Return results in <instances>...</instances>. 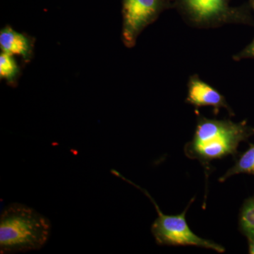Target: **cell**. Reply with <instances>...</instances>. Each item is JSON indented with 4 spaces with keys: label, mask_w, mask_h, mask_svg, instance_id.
<instances>
[{
    "label": "cell",
    "mask_w": 254,
    "mask_h": 254,
    "mask_svg": "<svg viewBox=\"0 0 254 254\" xmlns=\"http://www.w3.org/2000/svg\"></svg>",
    "instance_id": "obj_12"
},
{
    "label": "cell",
    "mask_w": 254,
    "mask_h": 254,
    "mask_svg": "<svg viewBox=\"0 0 254 254\" xmlns=\"http://www.w3.org/2000/svg\"><path fill=\"white\" fill-rule=\"evenodd\" d=\"M185 2L196 19L207 21L223 12L226 0H185Z\"/></svg>",
    "instance_id": "obj_7"
},
{
    "label": "cell",
    "mask_w": 254,
    "mask_h": 254,
    "mask_svg": "<svg viewBox=\"0 0 254 254\" xmlns=\"http://www.w3.org/2000/svg\"><path fill=\"white\" fill-rule=\"evenodd\" d=\"M21 67L14 56L1 52L0 54V78L10 86H16L21 76Z\"/></svg>",
    "instance_id": "obj_8"
},
{
    "label": "cell",
    "mask_w": 254,
    "mask_h": 254,
    "mask_svg": "<svg viewBox=\"0 0 254 254\" xmlns=\"http://www.w3.org/2000/svg\"><path fill=\"white\" fill-rule=\"evenodd\" d=\"M254 173V145L251 146L244 153L235 166L228 170L224 176L220 178V182H224L232 175L240 173Z\"/></svg>",
    "instance_id": "obj_9"
},
{
    "label": "cell",
    "mask_w": 254,
    "mask_h": 254,
    "mask_svg": "<svg viewBox=\"0 0 254 254\" xmlns=\"http://www.w3.org/2000/svg\"><path fill=\"white\" fill-rule=\"evenodd\" d=\"M50 233L49 219L28 205L11 203L0 216V252L15 254L41 250Z\"/></svg>",
    "instance_id": "obj_1"
},
{
    "label": "cell",
    "mask_w": 254,
    "mask_h": 254,
    "mask_svg": "<svg viewBox=\"0 0 254 254\" xmlns=\"http://www.w3.org/2000/svg\"><path fill=\"white\" fill-rule=\"evenodd\" d=\"M187 100L196 106L226 107L225 99L216 90L198 78L190 81Z\"/></svg>",
    "instance_id": "obj_6"
},
{
    "label": "cell",
    "mask_w": 254,
    "mask_h": 254,
    "mask_svg": "<svg viewBox=\"0 0 254 254\" xmlns=\"http://www.w3.org/2000/svg\"><path fill=\"white\" fill-rule=\"evenodd\" d=\"M34 44L33 37L15 31L10 26H6L0 31L1 52L20 57L23 65L29 63L33 59Z\"/></svg>",
    "instance_id": "obj_5"
},
{
    "label": "cell",
    "mask_w": 254,
    "mask_h": 254,
    "mask_svg": "<svg viewBox=\"0 0 254 254\" xmlns=\"http://www.w3.org/2000/svg\"><path fill=\"white\" fill-rule=\"evenodd\" d=\"M247 136L245 127L229 121L201 120L197 125L193 140L187 145L190 158L209 161L236 152Z\"/></svg>",
    "instance_id": "obj_2"
},
{
    "label": "cell",
    "mask_w": 254,
    "mask_h": 254,
    "mask_svg": "<svg viewBox=\"0 0 254 254\" xmlns=\"http://www.w3.org/2000/svg\"><path fill=\"white\" fill-rule=\"evenodd\" d=\"M162 9V0H123V38L127 48H132L137 38L156 18Z\"/></svg>",
    "instance_id": "obj_4"
},
{
    "label": "cell",
    "mask_w": 254,
    "mask_h": 254,
    "mask_svg": "<svg viewBox=\"0 0 254 254\" xmlns=\"http://www.w3.org/2000/svg\"><path fill=\"white\" fill-rule=\"evenodd\" d=\"M250 240V253L254 254V235L248 237Z\"/></svg>",
    "instance_id": "obj_11"
},
{
    "label": "cell",
    "mask_w": 254,
    "mask_h": 254,
    "mask_svg": "<svg viewBox=\"0 0 254 254\" xmlns=\"http://www.w3.org/2000/svg\"><path fill=\"white\" fill-rule=\"evenodd\" d=\"M240 225L247 237L254 235V200H250L242 208Z\"/></svg>",
    "instance_id": "obj_10"
},
{
    "label": "cell",
    "mask_w": 254,
    "mask_h": 254,
    "mask_svg": "<svg viewBox=\"0 0 254 254\" xmlns=\"http://www.w3.org/2000/svg\"><path fill=\"white\" fill-rule=\"evenodd\" d=\"M115 175L120 178H123L127 182H129L131 185H135V184L132 183L129 180H126L123 175L119 174L118 172H115ZM136 187L137 188H139L149 198L156 208L158 216L152 225L151 232L158 245H191L213 250L219 253L225 252V249L222 246L211 242V241L200 238L190 230L186 221V218H185L187 209L189 208L190 205H188L185 211H183V213L180 215H165L160 210L155 200L150 196L146 190L141 189V187Z\"/></svg>",
    "instance_id": "obj_3"
}]
</instances>
